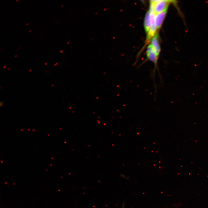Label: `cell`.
<instances>
[{
	"mask_svg": "<svg viewBox=\"0 0 208 208\" xmlns=\"http://www.w3.org/2000/svg\"><path fill=\"white\" fill-rule=\"evenodd\" d=\"M146 53L147 60L153 62L155 65L152 74L153 79L154 81L155 76L156 69L159 71L158 67H157L158 57L157 56L155 52L150 44L147 47Z\"/></svg>",
	"mask_w": 208,
	"mask_h": 208,
	"instance_id": "1",
	"label": "cell"
},
{
	"mask_svg": "<svg viewBox=\"0 0 208 208\" xmlns=\"http://www.w3.org/2000/svg\"><path fill=\"white\" fill-rule=\"evenodd\" d=\"M174 1L167 0H151L150 3L153 5L154 12L156 14L168 9L169 4Z\"/></svg>",
	"mask_w": 208,
	"mask_h": 208,
	"instance_id": "2",
	"label": "cell"
},
{
	"mask_svg": "<svg viewBox=\"0 0 208 208\" xmlns=\"http://www.w3.org/2000/svg\"><path fill=\"white\" fill-rule=\"evenodd\" d=\"M168 9H166L155 15V24L157 30L159 29L161 26L166 15Z\"/></svg>",
	"mask_w": 208,
	"mask_h": 208,
	"instance_id": "3",
	"label": "cell"
},
{
	"mask_svg": "<svg viewBox=\"0 0 208 208\" xmlns=\"http://www.w3.org/2000/svg\"><path fill=\"white\" fill-rule=\"evenodd\" d=\"M150 44L154 50L157 56L158 57L161 48L159 40V36L157 33L151 40Z\"/></svg>",
	"mask_w": 208,
	"mask_h": 208,
	"instance_id": "4",
	"label": "cell"
},
{
	"mask_svg": "<svg viewBox=\"0 0 208 208\" xmlns=\"http://www.w3.org/2000/svg\"><path fill=\"white\" fill-rule=\"evenodd\" d=\"M144 27L145 31L147 33L149 30L151 24L149 17V12L148 11L146 13L144 20Z\"/></svg>",
	"mask_w": 208,
	"mask_h": 208,
	"instance_id": "5",
	"label": "cell"
},
{
	"mask_svg": "<svg viewBox=\"0 0 208 208\" xmlns=\"http://www.w3.org/2000/svg\"><path fill=\"white\" fill-rule=\"evenodd\" d=\"M28 23H26V25H28Z\"/></svg>",
	"mask_w": 208,
	"mask_h": 208,
	"instance_id": "6",
	"label": "cell"
},
{
	"mask_svg": "<svg viewBox=\"0 0 208 208\" xmlns=\"http://www.w3.org/2000/svg\"><path fill=\"white\" fill-rule=\"evenodd\" d=\"M31 31V30H29V32H30V31Z\"/></svg>",
	"mask_w": 208,
	"mask_h": 208,
	"instance_id": "7",
	"label": "cell"
},
{
	"mask_svg": "<svg viewBox=\"0 0 208 208\" xmlns=\"http://www.w3.org/2000/svg\"><path fill=\"white\" fill-rule=\"evenodd\" d=\"M16 55H15V57H16Z\"/></svg>",
	"mask_w": 208,
	"mask_h": 208,
	"instance_id": "8",
	"label": "cell"
},
{
	"mask_svg": "<svg viewBox=\"0 0 208 208\" xmlns=\"http://www.w3.org/2000/svg\"><path fill=\"white\" fill-rule=\"evenodd\" d=\"M18 1V0H16V1Z\"/></svg>",
	"mask_w": 208,
	"mask_h": 208,
	"instance_id": "9",
	"label": "cell"
}]
</instances>
